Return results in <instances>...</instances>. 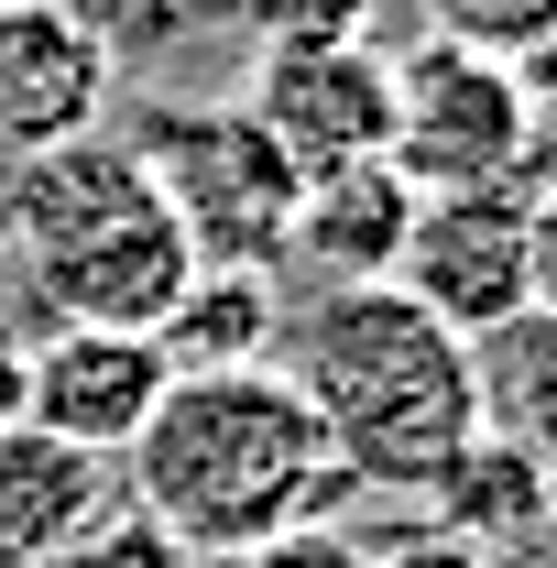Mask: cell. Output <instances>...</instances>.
<instances>
[{
	"mask_svg": "<svg viewBox=\"0 0 557 568\" xmlns=\"http://www.w3.org/2000/svg\"><path fill=\"white\" fill-rule=\"evenodd\" d=\"M110 514V459H88L44 426H0V568H55L67 536Z\"/></svg>",
	"mask_w": 557,
	"mask_h": 568,
	"instance_id": "11",
	"label": "cell"
},
{
	"mask_svg": "<svg viewBox=\"0 0 557 568\" xmlns=\"http://www.w3.org/2000/svg\"><path fill=\"white\" fill-rule=\"evenodd\" d=\"M230 568H372V547L340 536V525H284V536H263V547H241Z\"/></svg>",
	"mask_w": 557,
	"mask_h": 568,
	"instance_id": "19",
	"label": "cell"
},
{
	"mask_svg": "<svg viewBox=\"0 0 557 568\" xmlns=\"http://www.w3.org/2000/svg\"><path fill=\"white\" fill-rule=\"evenodd\" d=\"M383 164L437 197V186H557V142H547V110H536V88L525 67H503L482 44H448V33H426L394 55V142H383Z\"/></svg>",
	"mask_w": 557,
	"mask_h": 568,
	"instance_id": "4",
	"label": "cell"
},
{
	"mask_svg": "<svg viewBox=\"0 0 557 568\" xmlns=\"http://www.w3.org/2000/svg\"><path fill=\"white\" fill-rule=\"evenodd\" d=\"M372 11L383 0H230L252 55H274V44H372Z\"/></svg>",
	"mask_w": 557,
	"mask_h": 568,
	"instance_id": "15",
	"label": "cell"
},
{
	"mask_svg": "<svg viewBox=\"0 0 557 568\" xmlns=\"http://www.w3.org/2000/svg\"><path fill=\"white\" fill-rule=\"evenodd\" d=\"M121 459H132V514H153L198 558H241L284 525H328V503L350 493L317 416H306V394L274 361L175 372Z\"/></svg>",
	"mask_w": 557,
	"mask_h": 568,
	"instance_id": "2",
	"label": "cell"
},
{
	"mask_svg": "<svg viewBox=\"0 0 557 568\" xmlns=\"http://www.w3.org/2000/svg\"><path fill=\"white\" fill-rule=\"evenodd\" d=\"M426 33L482 44V55H503V67H525V55L557 33V0H426Z\"/></svg>",
	"mask_w": 557,
	"mask_h": 568,
	"instance_id": "16",
	"label": "cell"
},
{
	"mask_svg": "<svg viewBox=\"0 0 557 568\" xmlns=\"http://www.w3.org/2000/svg\"><path fill=\"white\" fill-rule=\"evenodd\" d=\"M405 219H416V186H405L383 153H372V164H340V175H306L284 263L317 274V295H340V284H394Z\"/></svg>",
	"mask_w": 557,
	"mask_h": 568,
	"instance_id": "10",
	"label": "cell"
},
{
	"mask_svg": "<svg viewBox=\"0 0 557 568\" xmlns=\"http://www.w3.org/2000/svg\"><path fill=\"white\" fill-rule=\"evenodd\" d=\"M241 110L284 142L295 175H340L394 142V55L372 44H274L241 77Z\"/></svg>",
	"mask_w": 557,
	"mask_h": 568,
	"instance_id": "7",
	"label": "cell"
},
{
	"mask_svg": "<svg viewBox=\"0 0 557 568\" xmlns=\"http://www.w3.org/2000/svg\"><path fill=\"white\" fill-rule=\"evenodd\" d=\"M274 372L306 394L350 493H437V470L482 437L470 339L437 328L405 284H340L274 339Z\"/></svg>",
	"mask_w": 557,
	"mask_h": 568,
	"instance_id": "1",
	"label": "cell"
},
{
	"mask_svg": "<svg viewBox=\"0 0 557 568\" xmlns=\"http://www.w3.org/2000/svg\"><path fill=\"white\" fill-rule=\"evenodd\" d=\"M394 284L459 339L525 317L536 306V186H437V197H416Z\"/></svg>",
	"mask_w": 557,
	"mask_h": 568,
	"instance_id": "5",
	"label": "cell"
},
{
	"mask_svg": "<svg viewBox=\"0 0 557 568\" xmlns=\"http://www.w3.org/2000/svg\"><path fill=\"white\" fill-rule=\"evenodd\" d=\"M121 110V77L110 55L67 33L44 0H0V153H44V142H77Z\"/></svg>",
	"mask_w": 557,
	"mask_h": 568,
	"instance_id": "9",
	"label": "cell"
},
{
	"mask_svg": "<svg viewBox=\"0 0 557 568\" xmlns=\"http://www.w3.org/2000/svg\"><path fill=\"white\" fill-rule=\"evenodd\" d=\"M274 339H284L274 274H230V263H198L186 295L164 306V328H153L164 372H252V361H274Z\"/></svg>",
	"mask_w": 557,
	"mask_h": 568,
	"instance_id": "14",
	"label": "cell"
},
{
	"mask_svg": "<svg viewBox=\"0 0 557 568\" xmlns=\"http://www.w3.org/2000/svg\"><path fill=\"white\" fill-rule=\"evenodd\" d=\"M186 274H198V252H186V230H175V209L142 186V197H121V209H99L88 230H67V241H44V252H22V295L55 317V328H164V306L186 295Z\"/></svg>",
	"mask_w": 557,
	"mask_h": 568,
	"instance_id": "6",
	"label": "cell"
},
{
	"mask_svg": "<svg viewBox=\"0 0 557 568\" xmlns=\"http://www.w3.org/2000/svg\"><path fill=\"white\" fill-rule=\"evenodd\" d=\"M164 351L142 328H44L33 361H22V426L67 437L88 459H121L142 437V416L164 405Z\"/></svg>",
	"mask_w": 557,
	"mask_h": 568,
	"instance_id": "8",
	"label": "cell"
},
{
	"mask_svg": "<svg viewBox=\"0 0 557 568\" xmlns=\"http://www.w3.org/2000/svg\"><path fill=\"white\" fill-rule=\"evenodd\" d=\"M121 142L142 153L153 197L175 209L198 263L230 274H284V241H295V197L306 175L284 164V142L241 110V99H132Z\"/></svg>",
	"mask_w": 557,
	"mask_h": 568,
	"instance_id": "3",
	"label": "cell"
},
{
	"mask_svg": "<svg viewBox=\"0 0 557 568\" xmlns=\"http://www.w3.org/2000/svg\"><path fill=\"white\" fill-rule=\"evenodd\" d=\"M186 11H230V0H186Z\"/></svg>",
	"mask_w": 557,
	"mask_h": 568,
	"instance_id": "22",
	"label": "cell"
},
{
	"mask_svg": "<svg viewBox=\"0 0 557 568\" xmlns=\"http://www.w3.org/2000/svg\"><path fill=\"white\" fill-rule=\"evenodd\" d=\"M67 33H88L99 55H110V77L142 67L153 44H175V22H186V0H44Z\"/></svg>",
	"mask_w": 557,
	"mask_h": 568,
	"instance_id": "17",
	"label": "cell"
},
{
	"mask_svg": "<svg viewBox=\"0 0 557 568\" xmlns=\"http://www.w3.org/2000/svg\"><path fill=\"white\" fill-rule=\"evenodd\" d=\"M470 394H482V437L525 448L557 481V317L547 306H525V317L470 339Z\"/></svg>",
	"mask_w": 557,
	"mask_h": 568,
	"instance_id": "13",
	"label": "cell"
},
{
	"mask_svg": "<svg viewBox=\"0 0 557 568\" xmlns=\"http://www.w3.org/2000/svg\"><path fill=\"white\" fill-rule=\"evenodd\" d=\"M372 568H503V558H482V547L448 536V525H405L394 547H372Z\"/></svg>",
	"mask_w": 557,
	"mask_h": 568,
	"instance_id": "20",
	"label": "cell"
},
{
	"mask_svg": "<svg viewBox=\"0 0 557 568\" xmlns=\"http://www.w3.org/2000/svg\"><path fill=\"white\" fill-rule=\"evenodd\" d=\"M55 568H209V558H198V547H175V536H164L153 514L110 503V514H99L88 536H67V547H55Z\"/></svg>",
	"mask_w": 557,
	"mask_h": 568,
	"instance_id": "18",
	"label": "cell"
},
{
	"mask_svg": "<svg viewBox=\"0 0 557 568\" xmlns=\"http://www.w3.org/2000/svg\"><path fill=\"white\" fill-rule=\"evenodd\" d=\"M536 306L557 317V186L536 197Z\"/></svg>",
	"mask_w": 557,
	"mask_h": 568,
	"instance_id": "21",
	"label": "cell"
},
{
	"mask_svg": "<svg viewBox=\"0 0 557 568\" xmlns=\"http://www.w3.org/2000/svg\"><path fill=\"white\" fill-rule=\"evenodd\" d=\"M426 525H448V536H470L482 558L525 568V558L557 536V481L525 459V448H503V437H470V448L437 470V493H426Z\"/></svg>",
	"mask_w": 557,
	"mask_h": 568,
	"instance_id": "12",
	"label": "cell"
}]
</instances>
